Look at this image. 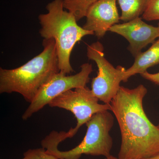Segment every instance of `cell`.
I'll list each match as a JSON object with an SVG mask.
<instances>
[{"mask_svg":"<svg viewBox=\"0 0 159 159\" xmlns=\"http://www.w3.org/2000/svg\"><path fill=\"white\" fill-rule=\"evenodd\" d=\"M147 92L143 84L132 89L121 86L110 104L121 132L118 159H147L159 155V128L143 108Z\"/></svg>","mask_w":159,"mask_h":159,"instance_id":"1","label":"cell"},{"mask_svg":"<svg viewBox=\"0 0 159 159\" xmlns=\"http://www.w3.org/2000/svg\"><path fill=\"white\" fill-rule=\"evenodd\" d=\"M43 51L23 65L13 69L0 68V93L20 94L31 103L40 89L60 72L56 43L43 39Z\"/></svg>","mask_w":159,"mask_h":159,"instance_id":"2","label":"cell"},{"mask_svg":"<svg viewBox=\"0 0 159 159\" xmlns=\"http://www.w3.org/2000/svg\"><path fill=\"white\" fill-rule=\"evenodd\" d=\"M47 12L40 14L39 33L43 39H53L56 43L60 72H74L70 55L75 44L83 37L94 33L78 25L74 15L65 10L63 0H53L46 6Z\"/></svg>","mask_w":159,"mask_h":159,"instance_id":"3","label":"cell"},{"mask_svg":"<svg viewBox=\"0 0 159 159\" xmlns=\"http://www.w3.org/2000/svg\"><path fill=\"white\" fill-rule=\"evenodd\" d=\"M114 120L113 116L108 110L99 112L86 123L87 129L85 136L75 148L66 151L58 148L47 151L60 159H79L83 154L107 157L111 155L113 144L110 132Z\"/></svg>","mask_w":159,"mask_h":159,"instance_id":"4","label":"cell"},{"mask_svg":"<svg viewBox=\"0 0 159 159\" xmlns=\"http://www.w3.org/2000/svg\"><path fill=\"white\" fill-rule=\"evenodd\" d=\"M99 99L93 95L88 88H79L70 90L60 95L49 103L52 107H58L70 111L77 119V125L68 132L58 133L61 142L72 138L79 129L86 124L95 114L104 111H111L110 104H100Z\"/></svg>","mask_w":159,"mask_h":159,"instance_id":"5","label":"cell"},{"mask_svg":"<svg viewBox=\"0 0 159 159\" xmlns=\"http://www.w3.org/2000/svg\"><path fill=\"white\" fill-rule=\"evenodd\" d=\"M103 51V45L98 41L87 48L88 57L96 62L98 70L97 77L92 80L91 90L99 100L110 104L121 87L125 69L121 66L114 67L105 58Z\"/></svg>","mask_w":159,"mask_h":159,"instance_id":"6","label":"cell"},{"mask_svg":"<svg viewBox=\"0 0 159 159\" xmlns=\"http://www.w3.org/2000/svg\"><path fill=\"white\" fill-rule=\"evenodd\" d=\"M93 71L92 65L89 63L80 66V71L74 75H67L59 72L54 75L40 89L22 116L24 120L43 108L61 94L66 91L85 87L89 82V76Z\"/></svg>","mask_w":159,"mask_h":159,"instance_id":"7","label":"cell"},{"mask_svg":"<svg viewBox=\"0 0 159 159\" xmlns=\"http://www.w3.org/2000/svg\"><path fill=\"white\" fill-rule=\"evenodd\" d=\"M109 31L125 38L129 43V50L135 57L142 52V49L159 38V24L154 27L139 17L123 24H116Z\"/></svg>","mask_w":159,"mask_h":159,"instance_id":"8","label":"cell"},{"mask_svg":"<svg viewBox=\"0 0 159 159\" xmlns=\"http://www.w3.org/2000/svg\"><path fill=\"white\" fill-rule=\"evenodd\" d=\"M116 0H98L92 4L86 14L83 28L98 38L103 37L112 26L120 21Z\"/></svg>","mask_w":159,"mask_h":159,"instance_id":"9","label":"cell"},{"mask_svg":"<svg viewBox=\"0 0 159 159\" xmlns=\"http://www.w3.org/2000/svg\"><path fill=\"white\" fill-rule=\"evenodd\" d=\"M159 64V38L147 51L141 52L135 57V61L130 68L125 70L123 82H127L132 76L142 74L147 69Z\"/></svg>","mask_w":159,"mask_h":159,"instance_id":"10","label":"cell"},{"mask_svg":"<svg viewBox=\"0 0 159 159\" xmlns=\"http://www.w3.org/2000/svg\"><path fill=\"white\" fill-rule=\"evenodd\" d=\"M121 10L120 20L124 22L140 17L145 12L149 0H116Z\"/></svg>","mask_w":159,"mask_h":159,"instance_id":"11","label":"cell"},{"mask_svg":"<svg viewBox=\"0 0 159 159\" xmlns=\"http://www.w3.org/2000/svg\"><path fill=\"white\" fill-rule=\"evenodd\" d=\"M98 0H63L66 10L73 13L77 21L85 17L90 6Z\"/></svg>","mask_w":159,"mask_h":159,"instance_id":"12","label":"cell"},{"mask_svg":"<svg viewBox=\"0 0 159 159\" xmlns=\"http://www.w3.org/2000/svg\"><path fill=\"white\" fill-rule=\"evenodd\" d=\"M21 159H59L43 147L29 149L24 153Z\"/></svg>","mask_w":159,"mask_h":159,"instance_id":"13","label":"cell"},{"mask_svg":"<svg viewBox=\"0 0 159 159\" xmlns=\"http://www.w3.org/2000/svg\"><path fill=\"white\" fill-rule=\"evenodd\" d=\"M142 18L147 21L159 20V0H149Z\"/></svg>","mask_w":159,"mask_h":159,"instance_id":"14","label":"cell"},{"mask_svg":"<svg viewBox=\"0 0 159 159\" xmlns=\"http://www.w3.org/2000/svg\"><path fill=\"white\" fill-rule=\"evenodd\" d=\"M143 78L149 80L157 85H159V72L156 74H150L146 71L141 74Z\"/></svg>","mask_w":159,"mask_h":159,"instance_id":"15","label":"cell"},{"mask_svg":"<svg viewBox=\"0 0 159 159\" xmlns=\"http://www.w3.org/2000/svg\"><path fill=\"white\" fill-rule=\"evenodd\" d=\"M105 159H118V158L116 157L113 156L111 155L105 158Z\"/></svg>","mask_w":159,"mask_h":159,"instance_id":"16","label":"cell"},{"mask_svg":"<svg viewBox=\"0 0 159 159\" xmlns=\"http://www.w3.org/2000/svg\"><path fill=\"white\" fill-rule=\"evenodd\" d=\"M147 159H159V155L157 156L153 157Z\"/></svg>","mask_w":159,"mask_h":159,"instance_id":"17","label":"cell"},{"mask_svg":"<svg viewBox=\"0 0 159 159\" xmlns=\"http://www.w3.org/2000/svg\"><path fill=\"white\" fill-rule=\"evenodd\" d=\"M157 126H158V127H159V124H158V125H157Z\"/></svg>","mask_w":159,"mask_h":159,"instance_id":"18","label":"cell"},{"mask_svg":"<svg viewBox=\"0 0 159 159\" xmlns=\"http://www.w3.org/2000/svg\"></svg>","mask_w":159,"mask_h":159,"instance_id":"19","label":"cell"}]
</instances>
